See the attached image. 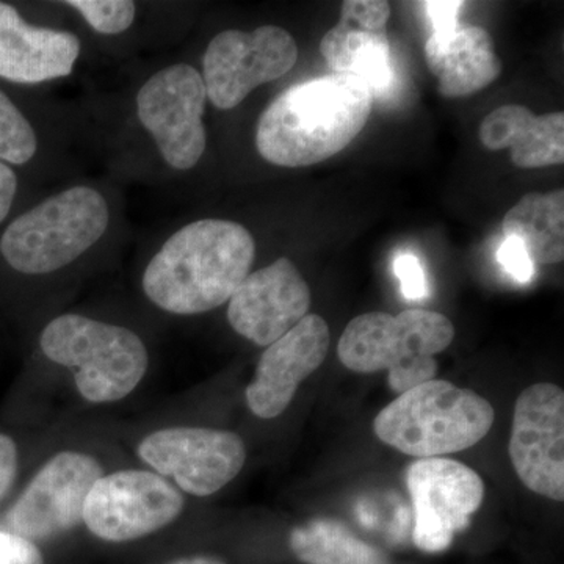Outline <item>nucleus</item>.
Returning <instances> with one entry per match:
<instances>
[{
	"label": "nucleus",
	"mask_w": 564,
	"mask_h": 564,
	"mask_svg": "<svg viewBox=\"0 0 564 564\" xmlns=\"http://www.w3.org/2000/svg\"><path fill=\"white\" fill-rule=\"evenodd\" d=\"M373 101L370 88L351 74L300 82L263 110L256 147L267 162L284 169L328 161L366 128Z\"/></svg>",
	"instance_id": "1"
},
{
	"label": "nucleus",
	"mask_w": 564,
	"mask_h": 564,
	"mask_svg": "<svg viewBox=\"0 0 564 564\" xmlns=\"http://www.w3.org/2000/svg\"><path fill=\"white\" fill-rule=\"evenodd\" d=\"M256 242L240 223L206 218L174 232L143 273V291L166 313L217 310L250 274Z\"/></svg>",
	"instance_id": "2"
},
{
	"label": "nucleus",
	"mask_w": 564,
	"mask_h": 564,
	"mask_svg": "<svg viewBox=\"0 0 564 564\" xmlns=\"http://www.w3.org/2000/svg\"><path fill=\"white\" fill-rule=\"evenodd\" d=\"M496 421L492 404L451 381L430 380L397 397L378 413L373 432L414 458H441L480 443Z\"/></svg>",
	"instance_id": "3"
},
{
	"label": "nucleus",
	"mask_w": 564,
	"mask_h": 564,
	"mask_svg": "<svg viewBox=\"0 0 564 564\" xmlns=\"http://www.w3.org/2000/svg\"><path fill=\"white\" fill-rule=\"evenodd\" d=\"M109 221L101 193L77 185L7 223L0 232V259L24 276L57 272L98 243Z\"/></svg>",
	"instance_id": "4"
},
{
	"label": "nucleus",
	"mask_w": 564,
	"mask_h": 564,
	"mask_svg": "<svg viewBox=\"0 0 564 564\" xmlns=\"http://www.w3.org/2000/svg\"><path fill=\"white\" fill-rule=\"evenodd\" d=\"M455 337L451 318L434 311L406 310L399 315L367 313L348 323L337 344L347 369L358 373L389 370V386L397 395L434 380V355Z\"/></svg>",
	"instance_id": "5"
},
{
	"label": "nucleus",
	"mask_w": 564,
	"mask_h": 564,
	"mask_svg": "<svg viewBox=\"0 0 564 564\" xmlns=\"http://www.w3.org/2000/svg\"><path fill=\"white\" fill-rule=\"evenodd\" d=\"M52 362L73 370L77 391L91 403H113L133 392L150 356L131 329L79 314L54 318L40 337Z\"/></svg>",
	"instance_id": "6"
},
{
	"label": "nucleus",
	"mask_w": 564,
	"mask_h": 564,
	"mask_svg": "<svg viewBox=\"0 0 564 564\" xmlns=\"http://www.w3.org/2000/svg\"><path fill=\"white\" fill-rule=\"evenodd\" d=\"M206 101L202 73L185 63L159 70L137 95L139 120L174 170L185 172L202 161Z\"/></svg>",
	"instance_id": "7"
},
{
	"label": "nucleus",
	"mask_w": 564,
	"mask_h": 564,
	"mask_svg": "<svg viewBox=\"0 0 564 564\" xmlns=\"http://www.w3.org/2000/svg\"><path fill=\"white\" fill-rule=\"evenodd\" d=\"M296 61L299 47L284 29L263 25L252 32H220L203 58L207 99L217 109L231 110L256 88L285 76Z\"/></svg>",
	"instance_id": "8"
},
{
	"label": "nucleus",
	"mask_w": 564,
	"mask_h": 564,
	"mask_svg": "<svg viewBox=\"0 0 564 564\" xmlns=\"http://www.w3.org/2000/svg\"><path fill=\"white\" fill-rule=\"evenodd\" d=\"M182 508L184 497L162 475L121 470L104 475L93 486L84 522L101 540L124 543L172 524Z\"/></svg>",
	"instance_id": "9"
},
{
	"label": "nucleus",
	"mask_w": 564,
	"mask_h": 564,
	"mask_svg": "<svg viewBox=\"0 0 564 564\" xmlns=\"http://www.w3.org/2000/svg\"><path fill=\"white\" fill-rule=\"evenodd\" d=\"M406 486L414 508L413 541L429 554L448 549L456 534L470 525L485 499L480 475L443 456L411 464Z\"/></svg>",
	"instance_id": "10"
},
{
	"label": "nucleus",
	"mask_w": 564,
	"mask_h": 564,
	"mask_svg": "<svg viewBox=\"0 0 564 564\" xmlns=\"http://www.w3.org/2000/svg\"><path fill=\"white\" fill-rule=\"evenodd\" d=\"M140 458L159 475L172 477L182 491L206 497L220 491L243 469L247 448L236 433L176 426L141 441Z\"/></svg>",
	"instance_id": "11"
},
{
	"label": "nucleus",
	"mask_w": 564,
	"mask_h": 564,
	"mask_svg": "<svg viewBox=\"0 0 564 564\" xmlns=\"http://www.w3.org/2000/svg\"><path fill=\"white\" fill-rule=\"evenodd\" d=\"M508 454L530 491L564 500V392L552 383L527 388L516 400Z\"/></svg>",
	"instance_id": "12"
},
{
	"label": "nucleus",
	"mask_w": 564,
	"mask_h": 564,
	"mask_svg": "<svg viewBox=\"0 0 564 564\" xmlns=\"http://www.w3.org/2000/svg\"><path fill=\"white\" fill-rule=\"evenodd\" d=\"M102 477L99 463L79 452H62L41 467L9 514L14 534L47 540L84 522V507Z\"/></svg>",
	"instance_id": "13"
},
{
	"label": "nucleus",
	"mask_w": 564,
	"mask_h": 564,
	"mask_svg": "<svg viewBox=\"0 0 564 564\" xmlns=\"http://www.w3.org/2000/svg\"><path fill=\"white\" fill-rule=\"evenodd\" d=\"M311 289L295 263L276 259L245 278L229 300L228 321L234 332L269 347L306 317Z\"/></svg>",
	"instance_id": "14"
},
{
	"label": "nucleus",
	"mask_w": 564,
	"mask_h": 564,
	"mask_svg": "<svg viewBox=\"0 0 564 564\" xmlns=\"http://www.w3.org/2000/svg\"><path fill=\"white\" fill-rule=\"evenodd\" d=\"M389 17L391 6L384 0H348L339 22L321 43L323 58L333 74L359 77L373 99L395 90V65L386 32Z\"/></svg>",
	"instance_id": "15"
},
{
	"label": "nucleus",
	"mask_w": 564,
	"mask_h": 564,
	"mask_svg": "<svg viewBox=\"0 0 564 564\" xmlns=\"http://www.w3.org/2000/svg\"><path fill=\"white\" fill-rule=\"evenodd\" d=\"M329 343L328 323L321 315L307 314L291 332L269 345L245 393L251 413L261 419L284 413L300 384L325 361Z\"/></svg>",
	"instance_id": "16"
},
{
	"label": "nucleus",
	"mask_w": 564,
	"mask_h": 564,
	"mask_svg": "<svg viewBox=\"0 0 564 564\" xmlns=\"http://www.w3.org/2000/svg\"><path fill=\"white\" fill-rule=\"evenodd\" d=\"M80 41L69 32L31 24L17 7L0 0V80L36 85L73 73Z\"/></svg>",
	"instance_id": "17"
},
{
	"label": "nucleus",
	"mask_w": 564,
	"mask_h": 564,
	"mask_svg": "<svg viewBox=\"0 0 564 564\" xmlns=\"http://www.w3.org/2000/svg\"><path fill=\"white\" fill-rule=\"evenodd\" d=\"M425 61L447 99L464 98L489 87L502 74L492 36L477 25L433 31L425 44Z\"/></svg>",
	"instance_id": "18"
},
{
	"label": "nucleus",
	"mask_w": 564,
	"mask_h": 564,
	"mask_svg": "<svg viewBox=\"0 0 564 564\" xmlns=\"http://www.w3.org/2000/svg\"><path fill=\"white\" fill-rule=\"evenodd\" d=\"M480 140L491 151L510 148L519 169H544L564 162V113L534 115L524 106H503L480 126Z\"/></svg>",
	"instance_id": "19"
},
{
	"label": "nucleus",
	"mask_w": 564,
	"mask_h": 564,
	"mask_svg": "<svg viewBox=\"0 0 564 564\" xmlns=\"http://www.w3.org/2000/svg\"><path fill=\"white\" fill-rule=\"evenodd\" d=\"M505 237H513L533 263L552 265L564 258V192L527 193L503 218Z\"/></svg>",
	"instance_id": "20"
},
{
	"label": "nucleus",
	"mask_w": 564,
	"mask_h": 564,
	"mask_svg": "<svg viewBox=\"0 0 564 564\" xmlns=\"http://www.w3.org/2000/svg\"><path fill=\"white\" fill-rule=\"evenodd\" d=\"M291 547L304 564H391L340 522L314 519L292 530Z\"/></svg>",
	"instance_id": "21"
},
{
	"label": "nucleus",
	"mask_w": 564,
	"mask_h": 564,
	"mask_svg": "<svg viewBox=\"0 0 564 564\" xmlns=\"http://www.w3.org/2000/svg\"><path fill=\"white\" fill-rule=\"evenodd\" d=\"M39 152V135L21 107L0 87V162L25 166Z\"/></svg>",
	"instance_id": "22"
},
{
	"label": "nucleus",
	"mask_w": 564,
	"mask_h": 564,
	"mask_svg": "<svg viewBox=\"0 0 564 564\" xmlns=\"http://www.w3.org/2000/svg\"><path fill=\"white\" fill-rule=\"evenodd\" d=\"M66 6L79 11L88 25L102 35L126 32L135 21L137 7L131 0H69Z\"/></svg>",
	"instance_id": "23"
},
{
	"label": "nucleus",
	"mask_w": 564,
	"mask_h": 564,
	"mask_svg": "<svg viewBox=\"0 0 564 564\" xmlns=\"http://www.w3.org/2000/svg\"><path fill=\"white\" fill-rule=\"evenodd\" d=\"M393 272L400 280L402 293L408 300H422L429 295V282L417 256L413 252H402L393 261Z\"/></svg>",
	"instance_id": "24"
},
{
	"label": "nucleus",
	"mask_w": 564,
	"mask_h": 564,
	"mask_svg": "<svg viewBox=\"0 0 564 564\" xmlns=\"http://www.w3.org/2000/svg\"><path fill=\"white\" fill-rule=\"evenodd\" d=\"M497 261L503 267L505 272L514 278L516 281L527 284L533 280L534 263L522 247L513 237H507L505 242L497 250Z\"/></svg>",
	"instance_id": "25"
},
{
	"label": "nucleus",
	"mask_w": 564,
	"mask_h": 564,
	"mask_svg": "<svg viewBox=\"0 0 564 564\" xmlns=\"http://www.w3.org/2000/svg\"><path fill=\"white\" fill-rule=\"evenodd\" d=\"M0 564H43V555L32 541L0 532Z\"/></svg>",
	"instance_id": "26"
},
{
	"label": "nucleus",
	"mask_w": 564,
	"mask_h": 564,
	"mask_svg": "<svg viewBox=\"0 0 564 564\" xmlns=\"http://www.w3.org/2000/svg\"><path fill=\"white\" fill-rule=\"evenodd\" d=\"M20 191L17 170L0 162V226L7 225Z\"/></svg>",
	"instance_id": "27"
},
{
	"label": "nucleus",
	"mask_w": 564,
	"mask_h": 564,
	"mask_svg": "<svg viewBox=\"0 0 564 564\" xmlns=\"http://www.w3.org/2000/svg\"><path fill=\"white\" fill-rule=\"evenodd\" d=\"M18 473V447L11 437L0 434V500L13 486Z\"/></svg>",
	"instance_id": "28"
},
{
	"label": "nucleus",
	"mask_w": 564,
	"mask_h": 564,
	"mask_svg": "<svg viewBox=\"0 0 564 564\" xmlns=\"http://www.w3.org/2000/svg\"><path fill=\"white\" fill-rule=\"evenodd\" d=\"M426 14L433 24V31H443L458 25V14L464 7V2H423Z\"/></svg>",
	"instance_id": "29"
},
{
	"label": "nucleus",
	"mask_w": 564,
	"mask_h": 564,
	"mask_svg": "<svg viewBox=\"0 0 564 564\" xmlns=\"http://www.w3.org/2000/svg\"><path fill=\"white\" fill-rule=\"evenodd\" d=\"M170 564H226L220 558H215V556H192V558H182L177 560V562Z\"/></svg>",
	"instance_id": "30"
}]
</instances>
